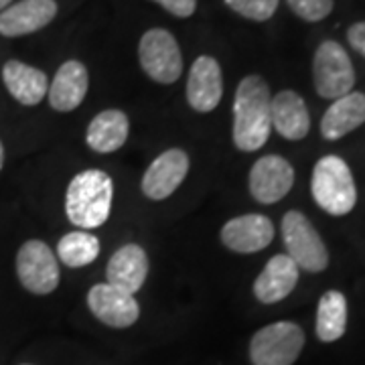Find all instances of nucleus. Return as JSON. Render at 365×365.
<instances>
[{
    "label": "nucleus",
    "instance_id": "nucleus-11",
    "mask_svg": "<svg viewBox=\"0 0 365 365\" xmlns=\"http://www.w3.org/2000/svg\"><path fill=\"white\" fill-rule=\"evenodd\" d=\"M189 173V157L182 148H169L160 153L144 170L143 193L153 201H163L170 197L185 181Z\"/></svg>",
    "mask_w": 365,
    "mask_h": 365
},
{
    "label": "nucleus",
    "instance_id": "nucleus-30",
    "mask_svg": "<svg viewBox=\"0 0 365 365\" xmlns=\"http://www.w3.org/2000/svg\"><path fill=\"white\" fill-rule=\"evenodd\" d=\"M23 365H31V364H23Z\"/></svg>",
    "mask_w": 365,
    "mask_h": 365
},
{
    "label": "nucleus",
    "instance_id": "nucleus-17",
    "mask_svg": "<svg viewBox=\"0 0 365 365\" xmlns=\"http://www.w3.org/2000/svg\"><path fill=\"white\" fill-rule=\"evenodd\" d=\"M299 284V266L287 254H278L268 260L254 282V297L262 304H276L284 300Z\"/></svg>",
    "mask_w": 365,
    "mask_h": 365
},
{
    "label": "nucleus",
    "instance_id": "nucleus-4",
    "mask_svg": "<svg viewBox=\"0 0 365 365\" xmlns=\"http://www.w3.org/2000/svg\"><path fill=\"white\" fill-rule=\"evenodd\" d=\"M282 242L288 258L302 270L317 274L323 272L329 266V252L325 242L304 213L292 209L284 215Z\"/></svg>",
    "mask_w": 365,
    "mask_h": 365
},
{
    "label": "nucleus",
    "instance_id": "nucleus-19",
    "mask_svg": "<svg viewBox=\"0 0 365 365\" xmlns=\"http://www.w3.org/2000/svg\"><path fill=\"white\" fill-rule=\"evenodd\" d=\"M2 79H4L9 93L23 106L41 104L49 91V79L45 76V71L33 66H26L16 59L4 63Z\"/></svg>",
    "mask_w": 365,
    "mask_h": 365
},
{
    "label": "nucleus",
    "instance_id": "nucleus-13",
    "mask_svg": "<svg viewBox=\"0 0 365 365\" xmlns=\"http://www.w3.org/2000/svg\"><path fill=\"white\" fill-rule=\"evenodd\" d=\"M274 240V223L260 213L232 217L222 227L223 246L237 254H256L268 248Z\"/></svg>",
    "mask_w": 365,
    "mask_h": 365
},
{
    "label": "nucleus",
    "instance_id": "nucleus-25",
    "mask_svg": "<svg viewBox=\"0 0 365 365\" xmlns=\"http://www.w3.org/2000/svg\"><path fill=\"white\" fill-rule=\"evenodd\" d=\"M290 11L307 23H319L333 13V0H287Z\"/></svg>",
    "mask_w": 365,
    "mask_h": 365
},
{
    "label": "nucleus",
    "instance_id": "nucleus-16",
    "mask_svg": "<svg viewBox=\"0 0 365 365\" xmlns=\"http://www.w3.org/2000/svg\"><path fill=\"white\" fill-rule=\"evenodd\" d=\"M90 88L88 67L81 61L69 59L57 69L55 78L49 83V106L57 112H73L83 100Z\"/></svg>",
    "mask_w": 365,
    "mask_h": 365
},
{
    "label": "nucleus",
    "instance_id": "nucleus-3",
    "mask_svg": "<svg viewBox=\"0 0 365 365\" xmlns=\"http://www.w3.org/2000/svg\"><path fill=\"white\" fill-rule=\"evenodd\" d=\"M314 203L329 215H347L357 203V187L349 165L337 155L319 158L311 177Z\"/></svg>",
    "mask_w": 365,
    "mask_h": 365
},
{
    "label": "nucleus",
    "instance_id": "nucleus-15",
    "mask_svg": "<svg viewBox=\"0 0 365 365\" xmlns=\"http://www.w3.org/2000/svg\"><path fill=\"white\" fill-rule=\"evenodd\" d=\"M148 276V256L138 244H124L118 248L106 266V282L128 294H136Z\"/></svg>",
    "mask_w": 365,
    "mask_h": 365
},
{
    "label": "nucleus",
    "instance_id": "nucleus-12",
    "mask_svg": "<svg viewBox=\"0 0 365 365\" xmlns=\"http://www.w3.org/2000/svg\"><path fill=\"white\" fill-rule=\"evenodd\" d=\"M223 96V76L222 67L217 63V59L201 55L193 61V66L189 69V78H187V102L189 106L207 114L213 112Z\"/></svg>",
    "mask_w": 365,
    "mask_h": 365
},
{
    "label": "nucleus",
    "instance_id": "nucleus-9",
    "mask_svg": "<svg viewBox=\"0 0 365 365\" xmlns=\"http://www.w3.org/2000/svg\"><path fill=\"white\" fill-rule=\"evenodd\" d=\"M294 185V169L284 157L266 155L254 163L248 187L252 197L262 205H272L290 193Z\"/></svg>",
    "mask_w": 365,
    "mask_h": 365
},
{
    "label": "nucleus",
    "instance_id": "nucleus-28",
    "mask_svg": "<svg viewBox=\"0 0 365 365\" xmlns=\"http://www.w3.org/2000/svg\"><path fill=\"white\" fill-rule=\"evenodd\" d=\"M11 2H13V0H0V13H2L4 9H9V6H11Z\"/></svg>",
    "mask_w": 365,
    "mask_h": 365
},
{
    "label": "nucleus",
    "instance_id": "nucleus-5",
    "mask_svg": "<svg viewBox=\"0 0 365 365\" xmlns=\"http://www.w3.org/2000/svg\"><path fill=\"white\" fill-rule=\"evenodd\" d=\"M314 90L325 100H339L353 91L355 69L349 53L337 41H323L313 57Z\"/></svg>",
    "mask_w": 365,
    "mask_h": 365
},
{
    "label": "nucleus",
    "instance_id": "nucleus-10",
    "mask_svg": "<svg viewBox=\"0 0 365 365\" xmlns=\"http://www.w3.org/2000/svg\"><path fill=\"white\" fill-rule=\"evenodd\" d=\"M88 307L98 321L112 329H128L140 317V304L134 294H128L108 282H100L90 288Z\"/></svg>",
    "mask_w": 365,
    "mask_h": 365
},
{
    "label": "nucleus",
    "instance_id": "nucleus-7",
    "mask_svg": "<svg viewBox=\"0 0 365 365\" xmlns=\"http://www.w3.org/2000/svg\"><path fill=\"white\" fill-rule=\"evenodd\" d=\"M16 276L25 290L37 297L51 294L59 287V260L41 240H29L16 252Z\"/></svg>",
    "mask_w": 365,
    "mask_h": 365
},
{
    "label": "nucleus",
    "instance_id": "nucleus-14",
    "mask_svg": "<svg viewBox=\"0 0 365 365\" xmlns=\"http://www.w3.org/2000/svg\"><path fill=\"white\" fill-rule=\"evenodd\" d=\"M57 16L55 0H19L0 13L2 37H25L37 33Z\"/></svg>",
    "mask_w": 365,
    "mask_h": 365
},
{
    "label": "nucleus",
    "instance_id": "nucleus-27",
    "mask_svg": "<svg viewBox=\"0 0 365 365\" xmlns=\"http://www.w3.org/2000/svg\"><path fill=\"white\" fill-rule=\"evenodd\" d=\"M347 41H349L351 49H355L361 57H365V21H359V23L349 26Z\"/></svg>",
    "mask_w": 365,
    "mask_h": 365
},
{
    "label": "nucleus",
    "instance_id": "nucleus-18",
    "mask_svg": "<svg viewBox=\"0 0 365 365\" xmlns=\"http://www.w3.org/2000/svg\"><path fill=\"white\" fill-rule=\"evenodd\" d=\"M272 128L287 140H302L311 130V116L304 100L297 91L282 90L272 96Z\"/></svg>",
    "mask_w": 365,
    "mask_h": 365
},
{
    "label": "nucleus",
    "instance_id": "nucleus-6",
    "mask_svg": "<svg viewBox=\"0 0 365 365\" xmlns=\"http://www.w3.org/2000/svg\"><path fill=\"white\" fill-rule=\"evenodd\" d=\"M304 347V331L297 323L280 321L262 327L250 341L254 365H292Z\"/></svg>",
    "mask_w": 365,
    "mask_h": 365
},
{
    "label": "nucleus",
    "instance_id": "nucleus-21",
    "mask_svg": "<svg viewBox=\"0 0 365 365\" xmlns=\"http://www.w3.org/2000/svg\"><path fill=\"white\" fill-rule=\"evenodd\" d=\"M130 134V120L122 110H104L96 114L86 130V143L93 153H114L122 148Z\"/></svg>",
    "mask_w": 365,
    "mask_h": 365
},
{
    "label": "nucleus",
    "instance_id": "nucleus-23",
    "mask_svg": "<svg viewBox=\"0 0 365 365\" xmlns=\"http://www.w3.org/2000/svg\"><path fill=\"white\" fill-rule=\"evenodd\" d=\"M100 240L90 232L76 230L66 234L57 244V260L67 268H83L100 256Z\"/></svg>",
    "mask_w": 365,
    "mask_h": 365
},
{
    "label": "nucleus",
    "instance_id": "nucleus-20",
    "mask_svg": "<svg viewBox=\"0 0 365 365\" xmlns=\"http://www.w3.org/2000/svg\"><path fill=\"white\" fill-rule=\"evenodd\" d=\"M365 122V93L349 91L327 108L321 120V134L325 140H339Z\"/></svg>",
    "mask_w": 365,
    "mask_h": 365
},
{
    "label": "nucleus",
    "instance_id": "nucleus-26",
    "mask_svg": "<svg viewBox=\"0 0 365 365\" xmlns=\"http://www.w3.org/2000/svg\"><path fill=\"white\" fill-rule=\"evenodd\" d=\"M153 2L160 4L165 11H169L179 19H189L197 9V0H153Z\"/></svg>",
    "mask_w": 365,
    "mask_h": 365
},
{
    "label": "nucleus",
    "instance_id": "nucleus-24",
    "mask_svg": "<svg viewBox=\"0 0 365 365\" xmlns=\"http://www.w3.org/2000/svg\"><path fill=\"white\" fill-rule=\"evenodd\" d=\"M280 0H225V4L244 19L264 23L272 19Z\"/></svg>",
    "mask_w": 365,
    "mask_h": 365
},
{
    "label": "nucleus",
    "instance_id": "nucleus-22",
    "mask_svg": "<svg viewBox=\"0 0 365 365\" xmlns=\"http://www.w3.org/2000/svg\"><path fill=\"white\" fill-rule=\"evenodd\" d=\"M317 337L323 343H333L341 339L347 331V299L339 290H327L319 300L317 309V323H314Z\"/></svg>",
    "mask_w": 365,
    "mask_h": 365
},
{
    "label": "nucleus",
    "instance_id": "nucleus-8",
    "mask_svg": "<svg viewBox=\"0 0 365 365\" xmlns=\"http://www.w3.org/2000/svg\"><path fill=\"white\" fill-rule=\"evenodd\" d=\"M138 59L144 73L157 83H175L182 73L179 43L167 29H150L138 43Z\"/></svg>",
    "mask_w": 365,
    "mask_h": 365
},
{
    "label": "nucleus",
    "instance_id": "nucleus-1",
    "mask_svg": "<svg viewBox=\"0 0 365 365\" xmlns=\"http://www.w3.org/2000/svg\"><path fill=\"white\" fill-rule=\"evenodd\" d=\"M272 93L260 76H248L240 81L234 100V136L235 148L254 153L268 143L272 132L270 116Z\"/></svg>",
    "mask_w": 365,
    "mask_h": 365
},
{
    "label": "nucleus",
    "instance_id": "nucleus-29",
    "mask_svg": "<svg viewBox=\"0 0 365 365\" xmlns=\"http://www.w3.org/2000/svg\"><path fill=\"white\" fill-rule=\"evenodd\" d=\"M2 167H4V146L0 143V170H2Z\"/></svg>",
    "mask_w": 365,
    "mask_h": 365
},
{
    "label": "nucleus",
    "instance_id": "nucleus-2",
    "mask_svg": "<svg viewBox=\"0 0 365 365\" xmlns=\"http://www.w3.org/2000/svg\"><path fill=\"white\" fill-rule=\"evenodd\" d=\"M114 181L100 169H88L78 173L66 191V215L79 230L102 227L112 211Z\"/></svg>",
    "mask_w": 365,
    "mask_h": 365
}]
</instances>
